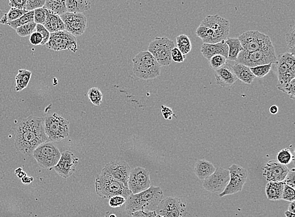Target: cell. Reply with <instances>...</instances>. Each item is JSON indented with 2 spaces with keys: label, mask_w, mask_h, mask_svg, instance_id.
Instances as JSON below:
<instances>
[{
  "label": "cell",
  "mask_w": 295,
  "mask_h": 217,
  "mask_svg": "<svg viewBox=\"0 0 295 217\" xmlns=\"http://www.w3.org/2000/svg\"><path fill=\"white\" fill-rule=\"evenodd\" d=\"M50 142L44 130V118L30 116L15 128V146L26 156L32 155L42 143Z\"/></svg>",
  "instance_id": "cell-1"
},
{
  "label": "cell",
  "mask_w": 295,
  "mask_h": 217,
  "mask_svg": "<svg viewBox=\"0 0 295 217\" xmlns=\"http://www.w3.org/2000/svg\"><path fill=\"white\" fill-rule=\"evenodd\" d=\"M164 199V193L159 186H151L146 190L131 194L126 199L125 212L129 216L138 210L156 211L158 205Z\"/></svg>",
  "instance_id": "cell-2"
},
{
  "label": "cell",
  "mask_w": 295,
  "mask_h": 217,
  "mask_svg": "<svg viewBox=\"0 0 295 217\" xmlns=\"http://www.w3.org/2000/svg\"><path fill=\"white\" fill-rule=\"evenodd\" d=\"M132 62L134 73L139 79H155L160 74L161 66L149 51L139 52L132 59Z\"/></svg>",
  "instance_id": "cell-3"
},
{
  "label": "cell",
  "mask_w": 295,
  "mask_h": 217,
  "mask_svg": "<svg viewBox=\"0 0 295 217\" xmlns=\"http://www.w3.org/2000/svg\"><path fill=\"white\" fill-rule=\"evenodd\" d=\"M95 188L97 194L103 199H110L113 197L120 195L127 199L132 194L127 186L106 175L98 176L95 181Z\"/></svg>",
  "instance_id": "cell-4"
},
{
  "label": "cell",
  "mask_w": 295,
  "mask_h": 217,
  "mask_svg": "<svg viewBox=\"0 0 295 217\" xmlns=\"http://www.w3.org/2000/svg\"><path fill=\"white\" fill-rule=\"evenodd\" d=\"M276 60L275 47L272 45L255 52H249L243 50L238 54L236 62L249 67H254L261 65L275 64Z\"/></svg>",
  "instance_id": "cell-5"
},
{
  "label": "cell",
  "mask_w": 295,
  "mask_h": 217,
  "mask_svg": "<svg viewBox=\"0 0 295 217\" xmlns=\"http://www.w3.org/2000/svg\"><path fill=\"white\" fill-rule=\"evenodd\" d=\"M44 130L50 142H60L69 136V121L58 114L49 115L44 118Z\"/></svg>",
  "instance_id": "cell-6"
},
{
  "label": "cell",
  "mask_w": 295,
  "mask_h": 217,
  "mask_svg": "<svg viewBox=\"0 0 295 217\" xmlns=\"http://www.w3.org/2000/svg\"><path fill=\"white\" fill-rule=\"evenodd\" d=\"M39 165L44 169L53 168L60 160L61 153L53 142L41 144L32 153Z\"/></svg>",
  "instance_id": "cell-7"
},
{
  "label": "cell",
  "mask_w": 295,
  "mask_h": 217,
  "mask_svg": "<svg viewBox=\"0 0 295 217\" xmlns=\"http://www.w3.org/2000/svg\"><path fill=\"white\" fill-rule=\"evenodd\" d=\"M173 41L167 37H157L149 45L148 51L160 66H169L172 62L171 51L175 47Z\"/></svg>",
  "instance_id": "cell-8"
},
{
  "label": "cell",
  "mask_w": 295,
  "mask_h": 217,
  "mask_svg": "<svg viewBox=\"0 0 295 217\" xmlns=\"http://www.w3.org/2000/svg\"><path fill=\"white\" fill-rule=\"evenodd\" d=\"M200 25L214 30V35L208 43H216L225 40L230 32V22L218 15H208L203 19Z\"/></svg>",
  "instance_id": "cell-9"
},
{
  "label": "cell",
  "mask_w": 295,
  "mask_h": 217,
  "mask_svg": "<svg viewBox=\"0 0 295 217\" xmlns=\"http://www.w3.org/2000/svg\"><path fill=\"white\" fill-rule=\"evenodd\" d=\"M243 50L246 52H255L272 46L270 36L259 31H248L238 36Z\"/></svg>",
  "instance_id": "cell-10"
},
{
  "label": "cell",
  "mask_w": 295,
  "mask_h": 217,
  "mask_svg": "<svg viewBox=\"0 0 295 217\" xmlns=\"http://www.w3.org/2000/svg\"><path fill=\"white\" fill-rule=\"evenodd\" d=\"M230 180L229 183L219 197H223L241 192L243 186L247 181L248 171L242 166L233 164L229 167Z\"/></svg>",
  "instance_id": "cell-11"
},
{
  "label": "cell",
  "mask_w": 295,
  "mask_h": 217,
  "mask_svg": "<svg viewBox=\"0 0 295 217\" xmlns=\"http://www.w3.org/2000/svg\"><path fill=\"white\" fill-rule=\"evenodd\" d=\"M45 45L54 51L69 50L74 53L78 51L76 36L66 30L51 34L48 42Z\"/></svg>",
  "instance_id": "cell-12"
},
{
  "label": "cell",
  "mask_w": 295,
  "mask_h": 217,
  "mask_svg": "<svg viewBox=\"0 0 295 217\" xmlns=\"http://www.w3.org/2000/svg\"><path fill=\"white\" fill-rule=\"evenodd\" d=\"M156 212L164 217H185L187 208L181 199L168 197L162 199L156 208Z\"/></svg>",
  "instance_id": "cell-13"
},
{
  "label": "cell",
  "mask_w": 295,
  "mask_h": 217,
  "mask_svg": "<svg viewBox=\"0 0 295 217\" xmlns=\"http://www.w3.org/2000/svg\"><path fill=\"white\" fill-rule=\"evenodd\" d=\"M150 174L142 167L132 169L128 180V188L132 194H137L146 190L151 186Z\"/></svg>",
  "instance_id": "cell-14"
},
{
  "label": "cell",
  "mask_w": 295,
  "mask_h": 217,
  "mask_svg": "<svg viewBox=\"0 0 295 217\" xmlns=\"http://www.w3.org/2000/svg\"><path fill=\"white\" fill-rule=\"evenodd\" d=\"M229 180V170L220 167L207 179L203 180V187L208 192L221 193L226 187Z\"/></svg>",
  "instance_id": "cell-15"
},
{
  "label": "cell",
  "mask_w": 295,
  "mask_h": 217,
  "mask_svg": "<svg viewBox=\"0 0 295 217\" xmlns=\"http://www.w3.org/2000/svg\"><path fill=\"white\" fill-rule=\"evenodd\" d=\"M66 31L74 36H81L87 27V18L82 14L66 12L60 15Z\"/></svg>",
  "instance_id": "cell-16"
},
{
  "label": "cell",
  "mask_w": 295,
  "mask_h": 217,
  "mask_svg": "<svg viewBox=\"0 0 295 217\" xmlns=\"http://www.w3.org/2000/svg\"><path fill=\"white\" fill-rule=\"evenodd\" d=\"M131 171V167L127 163L123 161H118V162L117 161L106 164L102 170L101 174L109 176L112 179L121 182L125 186H127L128 180Z\"/></svg>",
  "instance_id": "cell-17"
},
{
  "label": "cell",
  "mask_w": 295,
  "mask_h": 217,
  "mask_svg": "<svg viewBox=\"0 0 295 217\" xmlns=\"http://www.w3.org/2000/svg\"><path fill=\"white\" fill-rule=\"evenodd\" d=\"M79 159L71 151L62 152L58 164L53 167L54 171L63 179H68L73 175Z\"/></svg>",
  "instance_id": "cell-18"
},
{
  "label": "cell",
  "mask_w": 295,
  "mask_h": 217,
  "mask_svg": "<svg viewBox=\"0 0 295 217\" xmlns=\"http://www.w3.org/2000/svg\"><path fill=\"white\" fill-rule=\"evenodd\" d=\"M289 169L276 160H271L263 166L262 175L268 182H281L285 180Z\"/></svg>",
  "instance_id": "cell-19"
},
{
  "label": "cell",
  "mask_w": 295,
  "mask_h": 217,
  "mask_svg": "<svg viewBox=\"0 0 295 217\" xmlns=\"http://www.w3.org/2000/svg\"><path fill=\"white\" fill-rule=\"evenodd\" d=\"M215 77L216 84L222 88L233 86L238 80L234 72L233 67L227 62L224 66L215 71Z\"/></svg>",
  "instance_id": "cell-20"
},
{
  "label": "cell",
  "mask_w": 295,
  "mask_h": 217,
  "mask_svg": "<svg viewBox=\"0 0 295 217\" xmlns=\"http://www.w3.org/2000/svg\"><path fill=\"white\" fill-rule=\"evenodd\" d=\"M276 64V72L277 76V87L284 85L295 79V66L290 67L280 57H277Z\"/></svg>",
  "instance_id": "cell-21"
},
{
  "label": "cell",
  "mask_w": 295,
  "mask_h": 217,
  "mask_svg": "<svg viewBox=\"0 0 295 217\" xmlns=\"http://www.w3.org/2000/svg\"><path fill=\"white\" fill-rule=\"evenodd\" d=\"M201 54L204 57L208 60L212 57L216 55L224 56L225 58L228 57L229 54V47L225 40L216 43H203L201 48Z\"/></svg>",
  "instance_id": "cell-22"
},
{
  "label": "cell",
  "mask_w": 295,
  "mask_h": 217,
  "mask_svg": "<svg viewBox=\"0 0 295 217\" xmlns=\"http://www.w3.org/2000/svg\"><path fill=\"white\" fill-rule=\"evenodd\" d=\"M43 25L51 34L66 30L64 23L59 15L54 14L48 10L46 19Z\"/></svg>",
  "instance_id": "cell-23"
},
{
  "label": "cell",
  "mask_w": 295,
  "mask_h": 217,
  "mask_svg": "<svg viewBox=\"0 0 295 217\" xmlns=\"http://www.w3.org/2000/svg\"><path fill=\"white\" fill-rule=\"evenodd\" d=\"M216 167L214 164L205 160H198L195 163L194 173L198 179L204 180L216 171Z\"/></svg>",
  "instance_id": "cell-24"
},
{
  "label": "cell",
  "mask_w": 295,
  "mask_h": 217,
  "mask_svg": "<svg viewBox=\"0 0 295 217\" xmlns=\"http://www.w3.org/2000/svg\"><path fill=\"white\" fill-rule=\"evenodd\" d=\"M232 67H233V70L237 79L241 80L245 84H251L253 83L256 77L252 73L250 67L237 62Z\"/></svg>",
  "instance_id": "cell-25"
},
{
  "label": "cell",
  "mask_w": 295,
  "mask_h": 217,
  "mask_svg": "<svg viewBox=\"0 0 295 217\" xmlns=\"http://www.w3.org/2000/svg\"><path fill=\"white\" fill-rule=\"evenodd\" d=\"M284 183L281 182H268L266 184L265 192L267 198L270 200L277 201L281 199L284 188Z\"/></svg>",
  "instance_id": "cell-26"
},
{
  "label": "cell",
  "mask_w": 295,
  "mask_h": 217,
  "mask_svg": "<svg viewBox=\"0 0 295 217\" xmlns=\"http://www.w3.org/2000/svg\"><path fill=\"white\" fill-rule=\"evenodd\" d=\"M67 11L69 13L82 14L91 8L90 0H66Z\"/></svg>",
  "instance_id": "cell-27"
},
{
  "label": "cell",
  "mask_w": 295,
  "mask_h": 217,
  "mask_svg": "<svg viewBox=\"0 0 295 217\" xmlns=\"http://www.w3.org/2000/svg\"><path fill=\"white\" fill-rule=\"evenodd\" d=\"M228 47H229V54L227 59L231 61L236 62L240 52L243 51V48L238 38H229L225 40Z\"/></svg>",
  "instance_id": "cell-28"
},
{
  "label": "cell",
  "mask_w": 295,
  "mask_h": 217,
  "mask_svg": "<svg viewBox=\"0 0 295 217\" xmlns=\"http://www.w3.org/2000/svg\"><path fill=\"white\" fill-rule=\"evenodd\" d=\"M31 72L26 70V69H20L18 74L15 77V81H16L15 90L17 92H20L27 88L30 79H31Z\"/></svg>",
  "instance_id": "cell-29"
},
{
  "label": "cell",
  "mask_w": 295,
  "mask_h": 217,
  "mask_svg": "<svg viewBox=\"0 0 295 217\" xmlns=\"http://www.w3.org/2000/svg\"><path fill=\"white\" fill-rule=\"evenodd\" d=\"M43 8L59 16L68 12L66 0H45V5Z\"/></svg>",
  "instance_id": "cell-30"
},
{
  "label": "cell",
  "mask_w": 295,
  "mask_h": 217,
  "mask_svg": "<svg viewBox=\"0 0 295 217\" xmlns=\"http://www.w3.org/2000/svg\"><path fill=\"white\" fill-rule=\"evenodd\" d=\"M177 48L183 55H187L192 51V43L190 39L186 35H181L177 37Z\"/></svg>",
  "instance_id": "cell-31"
},
{
  "label": "cell",
  "mask_w": 295,
  "mask_h": 217,
  "mask_svg": "<svg viewBox=\"0 0 295 217\" xmlns=\"http://www.w3.org/2000/svg\"><path fill=\"white\" fill-rule=\"evenodd\" d=\"M34 12L33 11H29L25 14L21 16L20 18L16 19V20L11 21L8 23V26L12 27V29L16 30L17 28L20 27L21 25H25V24L34 22Z\"/></svg>",
  "instance_id": "cell-32"
},
{
  "label": "cell",
  "mask_w": 295,
  "mask_h": 217,
  "mask_svg": "<svg viewBox=\"0 0 295 217\" xmlns=\"http://www.w3.org/2000/svg\"><path fill=\"white\" fill-rule=\"evenodd\" d=\"M196 35L202 40L203 43H209L214 35V30L206 26L199 25L196 30Z\"/></svg>",
  "instance_id": "cell-33"
},
{
  "label": "cell",
  "mask_w": 295,
  "mask_h": 217,
  "mask_svg": "<svg viewBox=\"0 0 295 217\" xmlns=\"http://www.w3.org/2000/svg\"><path fill=\"white\" fill-rule=\"evenodd\" d=\"M294 159V156L289 149H282L277 155V161L283 165H287Z\"/></svg>",
  "instance_id": "cell-34"
},
{
  "label": "cell",
  "mask_w": 295,
  "mask_h": 217,
  "mask_svg": "<svg viewBox=\"0 0 295 217\" xmlns=\"http://www.w3.org/2000/svg\"><path fill=\"white\" fill-rule=\"evenodd\" d=\"M88 98L90 99L91 103L93 105L99 106L102 103V99H103V94L99 88H91L88 92Z\"/></svg>",
  "instance_id": "cell-35"
},
{
  "label": "cell",
  "mask_w": 295,
  "mask_h": 217,
  "mask_svg": "<svg viewBox=\"0 0 295 217\" xmlns=\"http://www.w3.org/2000/svg\"><path fill=\"white\" fill-rule=\"evenodd\" d=\"M271 67H272V64H268L250 67V69L252 73L256 77L262 78L268 74L271 71Z\"/></svg>",
  "instance_id": "cell-36"
},
{
  "label": "cell",
  "mask_w": 295,
  "mask_h": 217,
  "mask_svg": "<svg viewBox=\"0 0 295 217\" xmlns=\"http://www.w3.org/2000/svg\"><path fill=\"white\" fill-rule=\"evenodd\" d=\"M37 24L35 22L25 24L17 28L16 30L17 34L21 37L29 36L32 33H34L36 30Z\"/></svg>",
  "instance_id": "cell-37"
},
{
  "label": "cell",
  "mask_w": 295,
  "mask_h": 217,
  "mask_svg": "<svg viewBox=\"0 0 295 217\" xmlns=\"http://www.w3.org/2000/svg\"><path fill=\"white\" fill-rule=\"evenodd\" d=\"M227 59V58H225L224 56L220 55H214L210 58L209 64L212 69L216 71L226 64Z\"/></svg>",
  "instance_id": "cell-38"
},
{
  "label": "cell",
  "mask_w": 295,
  "mask_h": 217,
  "mask_svg": "<svg viewBox=\"0 0 295 217\" xmlns=\"http://www.w3.org/2000/svg\"><path fill=\"white\" fill-rule=\"evenodd\" d=\"M286 42L289 48L290 53L295 55V27L291 28L288 33L286 34Z\"/></svg>",
  "instance_id": "cell-39"
},
{
  "label": "cell",
  "mask_w": 295,
  "mask_h": 217,
  "mask_svg": "<svg viewBox=\"0 0 295 217\" xmlns=\"http://www.w3.org/2000/svg\"><path fill=\"white\" fill-rule=\"evenodd\" d=\"M277 90L282 91L285 94L289 95L291 99L295 100V79L291 80L288 83L277 87Z\"/></svg>",
  "instance_id": "cell-40"
},
{
  "label": "cell",
  "mask_w": 295,
  "mask_h": 217,
  "mask_svg": "<svg viewBox=\"0 0 295 217\" xmlns=\"http://www.w3.org/2000/svg\"><path fill=\"white\" fill-rule=\"evenodd\" d=\"M28 12L29 11L26 10H20L14 8H11L8 14H6V18H7L8 23L20 18L21 16H23V15Z\"/></svg>",
  "instance_id": "cell-41"
},
{
  "label": "cell",
  "mask_w": 295,
  "mask_h": 217,
  "mask_svg": "<svg viewBox=\"0 0 295 217\" xmlns=\"http://www.w3.org/2000/svg\"><path fill=\"white\" fill-rule=\"evenodd\" d=\"M34 20L36 24L43 25L46 19L47 10L44 8H38L34 10Z\"/></svg>",
  "instance_id": "cell-42"
},
{
  "label": "cell",
  "mask_w": 295,
  "mask_h": 217,
  "mask_svg": "<svg viewBox=\"0 0 295 217\" xmlns=\"http://www.w3.org/2000/svg\"><path fill=\"white\" fill-rule=\"evenodd\" d=\"M295 188L291 187L287 184H284L283 194H282L281 199L290 201H295Z\"/></svg>",
  "instance_id": "cell-43"
},
{
  "label": "cell",
  "mask_w": 295,
  "mask_h": 217,
  "mask_svg": "<svg viewBox=\"0 0 295 217\" xmlns=\"http://www.w3.org/2000/svg\"><path fill=\"white\" fill-rule=\"evenodd\" d=\"M45 0H27L26 4L25 10L27 11H33L38 8L44 7Z\"/></svg>",
  "instance_id": "cell-44"
},
{
  "label": "cell",
  "mask_w": 295,
  "mask_h": 217,
  "mask_svg": "<svg viewBox=\"0 0 295 217\" xmlns=\"http://www.w3.org/2000/svg\"><path fill=\"white\" fill-rule=\"evenodd\" d=\"M36 32H39L41 34L42 36V42L41 43V45H44L46 44L50 38L51 36V33L44 27L43 25H40V24H37L36 27Z\"/></svg>",
  "instance_id": "cell-45"
},
{
  "label": "cell",
  "mask_w": 295,
  "mask_h": 217,
  "mask_svg": "<svg viewBox=\"0 0 295 217\" xmlns=\"http://www.w3.org/2000/svg\"><path fill=\"white\" fill-rule=\"evenodd\" d=\"M126 202V199L120 195H117L110 199L109 205L112 208H119L122 207Z\"/></svg>",
  "instance_id": "cell-46"
},
{
  "label": "cell",
  "mask_w": 295,
  "mask_h": 217,
  "mask_svg": "<svg viewBox=\"0 0 295 217\" xmlns=\"http://www.w3.org/2000/svg\"><path fill=\"white\" fill-rule=\"evenodd\" d=\"M186 56L183 55L181 53V51H179L177 47L173 48L172 51H171V58H172V61H174L176 63H182L185 60Z\"/></svg>",
  "instance_id": "cell-47"
},
{
  "label": "cell",
  "mask_w": 295,
  "mask_h": 217,
  "mask_svg": "<svg viewBox=\"0 0 295 217\" xmlns=\"http://www.w3.org/2000/svg\"><path fill=\"white\" fill-rule=\"evenodd\" d=\"M295 169L292 168V170L288 171V174L286 176L285 179L283 180V182L284 184H287V185L291 186V187L295 188Z\"/></svg>",
  "instance_id": "cell-48"
},
{
  "label": "cell",
  "mask_w": 295,
  "mask_h": 217,
  "mask_svg": "<svg viewBox=\"0 0 295 217\" xmlns=\"http://www.w3.org/2000/svg\"><path fill=\"white\" fill-rule=\"evenodd\" d=\"M132 217H156L157 214L156 211H149V210H138L134 212L131 215Z\"/></svg>",
  "instance_id": "cell-49"
},
{
  "label": "cell",
  "mask_w": 295,
  "mask_h": 217,
  "mask_svg": "<svg viewBox=\"0 0 295 217\" xmlns=\"http://www.w3.org/2000/svg\"><path fill=\"white\" fill-rule=\"evenodd\" d=\"M27 0H9V5L11 8H17L20 10H25Z\"/></svg>",
  "instance_id": "cell-50"
},
{
  "label": "cell",
  "mask_w": 295,
  "mask_h": 217,
  "mask_svg": "<svg viewBox=\"0 0 295 217\" xmlns=\"http://www.w3.org/2000/svg\"><path fill=\"white\" fill-rule=\"evenodd\" d=\"M30 42L33 45H41L42 42V36L38 32H34L30 36Z\"/></svg>",
  "instance_id": "cell-51"
},
{
  "label": "cell",
  "mask_w": 295,
  "mask_h": 217,
  "mask_svg": "<svg viewBox=\"0 0 295 217\" xmlns=\"http://www.w3.org/2000/svg\"><path fill=\"white\" fill-rule=\"evenodd\" d=\"M161 108V112L164 118L165 119H168V120H171L173 116H174L173 110L171 109V108L166 107V106H162Z\"/></svg>",
  "instance_id": "cell-52"
},
{
  "label": "cell",
  "mask_w": 295,
  "mask_h": 217,
  "mask_svg": "<svg viewBox=\"0 0 295 217\" xmlns=\"http://www.w3.org/2000/svg\"><path fill=\"white\" fill-rule=\"evenodd\" d=\"M21 182H22L23 184H26V185H28V184L31 183L34 180L33 178L28 177L27 176H26V177H23V179H21Z\"/></svg>",
  "instance_id": "cell-53"
},
{
  "label": "cell",
  "mask_w": 295,
  "mask_h": 217,
  "mask_svg": "<svg viewBox=\"0 0 295 217\" xmlns=\"http://www.w3.org/2000/svg\"><path fill=\"white\" fill-rule=\"evenodd\" d=\"M270 112L271 114H276L278 112V107L276 105L271 106L270 108Z\"/></svg>",
  "instance_id": "cell-54"
},
{
  "label": "cell",
  "mask_w": 295,
  "mask_h": 217,
  "mask_svg": "<svg viewBox=\"0 0 295 217\" xmlns=\"http://www.w3.org/2000/svg\"><path fill=\"white\" fill-rule=\"evenodd\" d=\"M288 211L294 213L295 214V201H291L289 206H288Z\"/></svg>",
  "instance_id": "cell-55"
},
{
  "label": "cell",
  "mask_w": 295,
  "mask_h": 217,
  "mask_svg": "<svg viewBox=\"0 0 295 217\" xmlns=\"http://www.w3.org/2000/svg\"><path fill=\"white\" fill-rule=\"evenodd\" d=\"M17 177H18L19 178V179H23V177H26V176H27V174H26V173L24 172V171H23V170L20 171V172L19 173V174H17Z\"/></svg>",
  "instance_id": "cell-56"
},
{
  "label": "cell",
  "mask_w": 295,
  "mask_h": 217,
  "mask_svg": "<svg viewBox=\"0 0 295 217\" xmlns=\"http://www.w3.org/2000/svg\"><path fill=\"white\" fill-rule=\"evenodd\" d=\"M285 215L286 217H295L294 213L290 212L288 210L285 212Z\"/></svg>",
  "instance_id": "cell-57"
},
{
  "label": "cell",
  "mask_w": 295,
  "mask_h": 217,
  "mask_svg": "<svg viewBox=\"0 0 295 217\" xmlns=\"http://www.w3.org/2000/svg\"><path fill=\"white\" fill-rule=\"evenodd\" d=\"M21 171H22V169L21 168H17V170L15 171V174H19V173Z\"/></svg>",
  "instance_id": "cell-58"
},
{
  "label": "cell",
  "mask_w": 295,
  "mask_h": 217,
  "mask_svg": "<svg viewBox=\"0 0 295 217\" xmlns=\"http://www.w3.org/2000/svg\"><path fill=\"white\" fill-rule=\"evenodd\" d=\"M5 13L3 12V11L0 10V20L2 18V17H3V15H5Z\"/></svg>",
  "instance_id": "cell-59"
},
{
  "label": "cell",
  "mask_w": 295,
  "mask_h": 217,
  "mask_svg": "<svg viewBox=\"0 0 295 217\" xmlns=\"http://www.w3.org/2000/svg\"><path fill=\"white\" fill-rule=\"evenodd\" d=\"M109 217H117L116 215L114 214H111L110 215V216H109Z\"/></svg>",
  "instance_id": "cell-60"
},
{
  "label": "cell",
  "mask_w": 295,
  "mask_h": 217,
  "mask_svg": "<svg viewBox=\"0 0 295 217\" xmlns=\"http://www.w3.org/2000/svg\"><path fill=\"white\" fill-rule=\"evenodd\" d=\"M156 217H164L160 216H159V215L157 214V216H156Z\"/></svg>",
  "instance_id": "cell-61"
}]
</instances>
